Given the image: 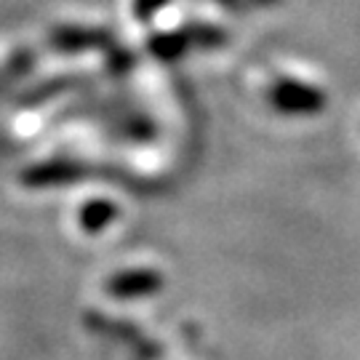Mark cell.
<instances>
[{
    "label": "cell",
    "instance_id": "6da1fadb",
    "mask_svg": "<svg viewBox=\"0 0 360 360\" xmlns=\"http://www.w3.org/2000/svg\"><path fill=\"white\" fill-rule=\"evenodd\" d=\"M275 104H281L288 112H315L323 107V94L304 86V83L288 80V83L275 89Z\"/></svg>",
    "mask_w": 360,
    "mask_h": 360
}]
</instances>
